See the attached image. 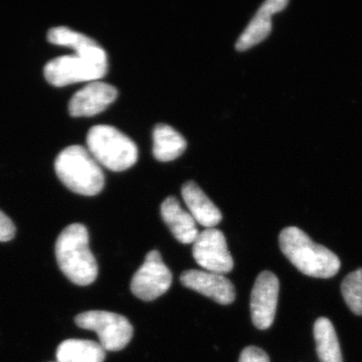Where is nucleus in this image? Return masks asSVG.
I'll return each instance as SVG.
<instances>
[{
  "label": "nucleus",
  "instance_id": "nucleus-5",
  "mask_svg": "<svg viewBox=\"0 0 362 362\" xmlns=\"http://www.w3.org/2000/svg\"><path fill=\"white\" fill-rule=\"evenodd\" d=\"M108 70V59L103 47L90 54H75L51 59L45 66V77L57 87L100 80Z\"/></svg>",
  "mask_w": 362,
  "mask_h": 362
},
{
  "label": "nucleus",
  "instance_id": "nucleus-13",
  "mask_svg": "<svg viewBox=\"0 0 362 362\" xmlns=\"http://www.w3.org/2000/svg\"><path fill=\"white\" fill-rule=\"evenodd\" d=\"M161 216L176 240L181 244H194L199 235L197 221L189 211L181 207L175 197H169L161 204Z\"/></svg>",
  "mask_w": 362,
  "mask_h": 362
},
{
  "label": "nucleus",
  "instance_id": "nucleus-3",
  "mask_svg": "<svg viewBox=\"0 0 362 362\" xmlns=\"http://www.w3.org/2000/svg\"><path fill=\"white\" fill-rule=\"evenodd\" d=\"M59 180L71 192L96 195L103 189L105 176L101 165L89 150L81 145H71L59 152L54 161Z\"/></svg>",
  "mask_w": 362,
  "mask_h": 362
},
{
  "label": "nucleus",
  "instance_id": "nucleus-14",
  "mask_svg": "<svg viewBox=\"0 0 362 362\" xmlns=\"http://www.w3.org/2000/svg\"><path fill=\"white\" fill-rule=\"evenodd\" d=\"M188 211L199 225L213 228L221 223L223 216L213 202L194 181H188L181 189Z\"/></svg>",
  "mask_w": 362,
  "mask_h": 362
},
{
  "label": "nucleus",
  "instance_id": "nucleus-21",
  "mask_svg": "<svg viewBox=\"0 0 362 362\" xmlns=\"http://www.w3.org/2000/svg\"><path fill=\"white\" fill-rule=\"evenodd\" d=\"M16 235V226L6 214L0 211V242H8Z\"/></svg>",
  "mask_w": 362,
  "mask_h": 362
},
{
  "label": "nucleus",
  "instance_id": "nucleus-18",
  "mask_svg": "<svg viewBox=\"0 0 362 362\" xmlns=\"http://www.w3.org/2000/svg\"><path fill=\"white\" fill-rule=\"evenodd\" d=\"M47 39L52 44L70 47L75 49V52L82 51L85 47L96 42L84 33L75 32L66 26H56L51 28L47 33Z\"/></svg>",
  "mask_w": 362,
  "mask_h": 362
},
{
  "label": "nucleus",
  "instance_id": "nucleus-19",
  "mask_svg": "<svg viewBox=\"0 0 362 362\" xmlns=\"http://www.w3.org/2000/svg\"><path fill=\"white\" fill-rule=\"evenodd\" d=\"M342 296L350 310L362 315V269L352 272L343 280Z\"/></svg>",
  "mask_w": 362,
  "mask_h": 362
},
{
  "label": "nucleus",
  "instance_id": "nucleus-9",
  "mask_svg": "<svg viewBox=\"0 0 362 362\" xmlns=\"http://www.w3.org/2000/svg\"><path fill=\"white\" fill-rule=\"evenodd\" d=\"M280 283L272 272L264 271L258 276L251 294V316L259 330L270 328L277 311Z\"/></svg>",
  "mask_w": 362,
  "mask_h": 362
},
{
  "label": "nucleus",
  "instance_id": "nucleus-17",
  "mask_svg": "<svg viewBox=\"0 0 362 362\" xmlns=\"http://www.w3.org/2000/svg\"><path fill=\"white\" fill-rule=\"evenodd\" d=\"M314 338L321 362H343L337 332L329 319L325 317L317 319L314 324Z\"/></svg>",
  "mask_w": 362,
  "mask_h": 362
},
{
  "label": "nucleus",
  "instance_id": "nucleus-7",
  "mask_svg": "<svg viewBox=\"0 0 362 362\" xmlns=\"http://www.w3.org/2000/svg\"><path fill=\"white\" fill-rule=\"evenodd\" d=\"M173 274L164 264L160 252L152 250L131 281V291L145 302L153 301L168 291Z\"/></svg>",
  "mask_w": 362,
  "mask_h": 362
},
{
  "label": "nucleus",
  "instance_id": "nucleus-6",
  "mask_svg": "<svg viewBox=\"0 0 362 362\" xmlns=\"http://www.w3.org/2000/svg\"><path fill=\"white\" fill-rule=\"evenodd\" d=\"M78 327L97 333L105 351H120L133 337L132 324L125 316L108 311H87L76 316Z\"/></svg>",
  "mask_w": 362,
  "mask_h": 362
},
{
  "label": "nucleus",
  "instance_id": "nucleus-1",
  "mask_svg": "<svg viewBox=\"0 0 362 362\" xmlns=\"http://www.w3.org/2000/svg\"><path fill=\"white\" fill-rule=\"evenodd\" d=\"M279 244L293 265L309 277L328 279L340 270L341 264L337 255L314 243L296 226L284 228L279 237Z\"/></svg>",
  "mask_w": 362,
  "mask_h": 362
},
{
  "label": "nucleus",
  "instance_id": "nucleus-10",
  "mask_svg": "<svg viewBox=\"0 0 362 362\" xmlns=\"http://www.w3.org/2000/svg\"><path fill=\"white\" fill-rule=\"evenodd\" d=\"M181 284L221 305L232 304L235 299L233 283L226 276L211 272L188 270L180 276Z\"/></svg>",
  "mask_w": 362,
  "mask_h": 362
},
{
  "label": "nucleus",
  "instance_id": "nucleus-12",
  "mask_svg": "<svg viewBox=\"0 0 362 362\" xmlns=\"http://www.w3.org/2000/svg\"><path fill=\"white\" fill-rule=\"evenodd\" d=\"M288 4L287 0H268L264 2L240 35L235 49L239 52L247 51L267 39L272 30V16L282 11Z\"/></svg>",
  "mask_w": 362,
  "mask_h": 362
},
{
  "label": "nucleus",
  "instance_id": "nucleus-11",
  "mask_svg": "<svg viewBox=\"0 0 362 362\" xmlns=\"http://www.w3.org/2000/svg\"><path fill=\"white\" fill-rule=\"evenodd\" d=\"M118 92L107 83L94 81L74 94L69 103V111L74 117H90L104 111L115 101Z\"/></svg>",
  "mask_w": 362,
  "mask_h": 362
},
{
  "label": "nucleus",
  "instance_id": "nucleus-8",
  "mask_svg": "<svg viewBox=\"0 0 362 362\" xmlns=\"http://www.w3.org/2000/svg\"><path fill=\"white\" fill-rule=\"evenodd\" d=\"M192 256L199 266L211 273L223 275L233 268L225 235L218 228H206L199 233L192 247Z\"/></svg>",
  "mask_w": 362,
  "mask_h": 362
},
{
  "label": "nucleus",
  "instance_id": "nucleus-20",
  "mask_svg": "<svg viewBox=\"0 0 362 362\" xmlns=\"http://www.w3.org/2000/svg\"><path fill=\"white\" fill-rule=\"evenodd\" d=\"M239 362H270V357L259 347L247 346L240 354Z\"/></svg>",
  "mask_w": 362,
  "mask_h": 362
},
{
  "label": "nucleus",
  "instance_id": "nucleus-4",
  "mask_svg": "<svg viewBox=\"0 0 362 362\" xmlns=\"http://www.w3.org/2000/svg\"><path fill=\"white\" fill-rule=\"evenodd\" d=\"M87 144L98 163L110 170H126L137 162L135 142L113 126H93L88 133Z\"/></svg>",
  "mask_w": 362,
  "mask_h": 362
},
{
  "label": "nucleus",
  "instance_id": "nucleus-2",
  "mask_svg": "<svg viewBox=\"0 0 362 362\" xmlns=\"http://www.w3.org/2000/svg\"><path fill=\"white\" fill-rule=\"evenodd\" d=\"M57 262L74 284L88 286L98 277V264L89 247V233L82 223H71L56 242Z\"/></svg>",
  "mask_w": 362,
  "mask_h": 362
},
{
  "label": "nucleus",
  "instance_id": "nucleus-16",
  "mask_svg": "<svg viewBox=\"0 0 362 362\" xmlns=\"http://www.w3.org/2000/svg\"><path fill=\"white\" fill-rule=\"evenodd\" d=\"M187 149L183 136L166 124H158L153 131V154L157 160L173 161Z\"/></svg>",
  "mask_w": 362,
  "mask_h": 362
},
{
  "label": "nucleus",
  "instance_id": "nucleus-15",
  "mask_svg": "<svg viewBox=\"0 0 362 362\" xmlns=\"http://www.w3.org/2000/svg\"><path fill=\"white\" fill-rule=\"evenodd\" d=\"M57 362H104L106 352L92 340L68 339L59 345Z\"/></svg>",
  "mask_w": 362,
  "mask_h": 362
}]
</instances>
